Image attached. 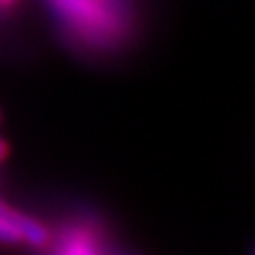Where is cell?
<instances>
[{"label":"cell","mask_w":255,"mask_h":255,"mask_svg":"<svg viewBox=\"0 0 255 255\" xmlns=\"http://www.w3.org/2000/svg\"><path fill=\"white\" fill-rule=\"evenodd\" d=\"M253 255H255V247H253Z\"/></svg>","instance_id":"obj_4"},{"label":"cell","mask_w":255,"mask_h":255,"mask_svg":"<svg viewBox=\"0 0 255 255\" xmlns=\"http://www.w3.org/2000/svg\"><path fill=\"white\" fill-rule=\"evenodd\" d=\"M45 255H126L109 223L94 211L75 213L58 228L49 230Z\"/></svg>","instance_id":"obj_2"},{"label":"cell","mask_w":255,"mask_h":255,"mask_svg":"<svg viewBox=\"0 0 255 255\" xmlns=\"http://www.w3.org/2000/svg\"><path fill=\"white\" fill-rule=\"evenodd\" d=\"M126 255H130V253H126Z\"/></svg>","instance_id":"obj_5"},{"label":"cell","mask_w":255,"mask_h":255,"mask_svg":"<svg viewBox=\"0 0 255 255\" xmlns=\"http://www.w3.org/2000/svg\"><path fill=\"white\" fill-rule=\"evenodd\" d=\"M6 153H9V149H6V145L2 140H0V162H2V159L6 157Z\"/></svg>","instance_id":"obj_3"},{"label":"cell","mask_w":255,"mask_h":255,"mask_svg":"<svg viewBox=\"0 0 255 255\" xmlns=\"http://www.w3.org/2000/svg\"><path fill=\"white\" fill-rule=\"evenodd\" d=\"M70 38L90 51H113L132 34V17L119 0H51Z\"/></svg>","instance_id":"obj_1"}]
</instances>
